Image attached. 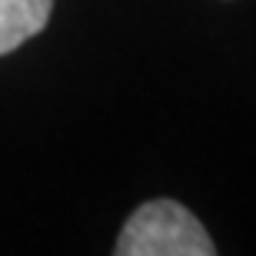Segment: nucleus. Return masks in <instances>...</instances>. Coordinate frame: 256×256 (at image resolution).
I'll list each match as a JSON object with an SVG mask.
<instances>
[{
  "instance_id": "nucleus-1",
  "label": "nucleus",
  "mask_w": 256,
  "mask_h": 256,
  "mask_svg": "<svg viewBox=\"0 0 256 256\" xmlns=\"http://www.w3.org/2000/svg\"><path fill=\"white\" fill-rule=\"evenodd\" d=\"M116 256H213L216 246L200 220L176 200H150L133 210L116 236Z\"/></svg>"
},
{
  "instance_id": "nucleus-2",
  "label": "nucleus",
  "mask_w": 256,
  "mask_h": 256,
  "mask_svg": "<svg viewBox=\"0 0 256 256\" xmlns=\"http://www.w3.org/2000/svg\"><path fill=\"white\" fill-rule=\"evenodd\" d=\"M54 14V0H0V57L37 37Z\"/></svg>"
}]
</instances>
